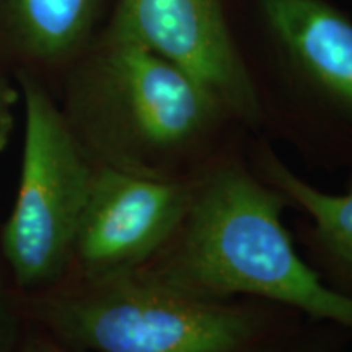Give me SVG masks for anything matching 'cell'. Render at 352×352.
Here are the masks:
<instances>
[{
  "label": "cell",
  "mask_w": 352,
  "mask_h": 352,
  "mask_svg": "<svg viewBox=\"0 0 352 352\" xmlns=\"http://www.w3.org/2000/svg\"><path fill=\"white\" fill-rule=\"evenodd\" d=\"M64 341L94 352H271L264 307L189 296L140 270L88 283L52 308Z\"/></svg>",
  "instance_id": "4"
},
{
  "label": "cell",
  "mask_w": 352,
  "mask_h": 352,
  "mask_svg": "<svg viewBox=\"0 0 352 352\" xmlns=\"http://www.w3.org/2000/svg\"><path fill=\"white\" fill-rule=\"evenodd\" d=\"M3 6L21 46L43 63L76 60L95 41L101 0H3Z\"/></svg>",
  "instance_id": "9"
},
{
  "label": "cell",
  "mask_w": 352,
  "mask_h": 352,
  "mask_svg": "<svg viewBox=\"0 0 352 352\" xmlns=\"http://www.w3.org/2000/svg\"><path fill=\"white\" fill-rule=\"evenodd\" d=\"M12 131V113L6 91L0 87V151L6 147Z\"/></svg>",
  "instance_id": "10"
},
{
  "label": "cell",
  "mask_w": 352,
  "mask_h": 352,
  "mask_svg": "<svg viewBox=\"0 0 352 352\" xmlns=\"http://www.w3.org/2000/svg\"><path fill=\"white\" fill-rule=\"evenodd\" d=\"M259 176L311 220L314 240L340 290L352 296V178L344 192H324L294 173L264 140L256 145Z\"/></svg>",
  "instance_id": "8"
},
{
  "label": "cell",
  "mask_w": 352,
  "mask_h": 352,
  "mask_svg": "<svg viewBox=\"0 0 352 352\" xmlns=\"http://www.w3.org/2000/svg\"><path fill=\"white\" fill-rule=\"evenodd\" d=\"M25 140L19 195L3 228V253L21 285L67 266L95 166L47 91L21 76Z\"/></svg>",
  "instance_id": "5"
},
{
  "label": "cell",
  "mask_w": 352,
  "mask_h": 352,
  "mask_svg": "<svg viewBox=\"0 0 352 352\" xmlns=\"http://www.w3.org/2000/svg\"><path fill=\"white\" fill-rule=\"evenodd\" d=\"M74 113L101 164L158 179L196 178L246 131L178 65L103 33L82 56Z\"/></svg>",
  "instance_id": "2"
},
{
  "label": "cell",
  "mask_w": 352,
  "mask_h": 352,
  "mask_svg": "<svg viewBox=\"0 0 352 352\" xmlns=\"http://www.w3.org/2000/svg\"><path fill=\"white\" fill-rule=\"evenodd\" d=\"M264 126L352 166V13L336 0H233Z\"/></svg>",
  "instance_id": "3"
},
{
  "label": "cell",
  "mask_w": 352,
  "mask_h": 352,
  "mask_svg": "<svg viewBox=\"0 0 352 352\" xmlns=\"http://www.w3.org/2000/svg\"><path fill=\"white\" fill-rule=\"evenodd\" d=\"M233 0H116L103 34L178 65L248 132L264 129L261 104L233 32Z\"/></svg>",
  "instance_id": "6"
},
{
  "label": "cell",
  "mask_w": 352,
  "mask_h": 352,
  "mask_svg": "<svg viewBox=\"0 0 352 352\" xmlns=\"http://www.w3.org/2000/svg\"><path fill=\"white\" fill-rule=\"evenodd\" d=\"M285 202L230 145L197 176L182 227L142 270L189 296L261 298L352 333V296L298 256L283 222Z\"/></svg>",
  "instance_id": "1"
},
{
  "label": "cell",
  "mask_w": 352,
  "mask_h": 352,
  "mask_svg": "<svg viewBox=\"0 0 352 352\" xmlns=\"http://www.w3.org/2000/svg\"><path fill=\"white\" fill-rule=\"evenodd\" d=\"M338 342H341V338L333 334V336L324 338V340L314 341L311 344H307V347H300V349L294 352H334L338 347Z\"/></svg>",
  "instance_id": "11"
},
{
  "label": "cell",
  "mask_w": 352,
  "mask_h": 352,
  "mask_svg": "<svg viewBox=\"0 0 352 352\" xmlns=\"http://www.w3.org/2000/svg\"><path fill=\"white\" fill-rule=\"evenodd\" d=\"M28 352H65V351L59 349V347H54V346H34Z\"/></svg>",
  "instance_id": "12"
},
{
  "label": "cell",
  "mask_w": 352,
  "mask_h": 352,
  "mask_svg": "<svg viewBox=\"0 0 352 352\" xmlns=\"http://www.w3.org/2000/svg\"><path fill=\"white\" fill-rule=\"evenodd\" d=\"M196 179H158L96 166L70 254L88 283L151 263L182 227Z\"/></svg>",
  "instance_id": "7"
}]
</instances>
